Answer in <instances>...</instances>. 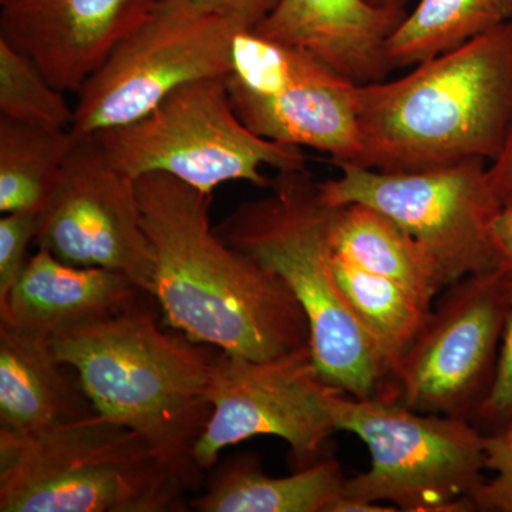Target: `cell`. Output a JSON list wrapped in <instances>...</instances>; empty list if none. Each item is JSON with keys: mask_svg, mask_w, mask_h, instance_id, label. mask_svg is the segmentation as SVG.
<instances>
[{"mask_svg": "<svg viewBox=\"0 0 512 512\" xmlns=\"http://www.w3.org/2000/svg\"><path fill=\"white\" fill-rule=\"evenodd\" d=\"M137 195L164 323L252 360L311 346L306 313L284 279L211 227L212 195L158 173L137 178Z\"/></svg>", "mask_w": 512, "mask_h": 512, "instance_id": "6da1fadb", "label": "cell"}, {"mask_svg": "<svg viewBox=\"0 0 512 512\" xmlns=\"http://www.w3.org/2000/svg\"><path fill=\"white\" fill-rule=\"evenodd\" d=\"M356 116L363 167L490 163L512 124V20L399 79L357 87Z\"/></svg>", "mask_w": 512, "mask_h": 512, "instance_id": "7a4b0ae2", "label": "cell"}, {"mask_svg": "<svg viewBox=\"0 0 512 512\" xmlns=\"http://www.w3.org/2000/svg\"><path fill=\"white\" fill-rule=\"evenodd\" d=\"M52 343L99 416L136 431L188 491L200 490L205 471L194 448L212 414L208 389L217 348L165 332L137 301L56 333Z\"/></svg>", "mask_w": 512, "mask_h": 512, "instance_id": "3957f363", "label": "cell"}, {"mask_svg": "<svg viewBox=\"0 0 512 512\" xmlns=\"http://www.w3.org/2000/svg\"><path fill=\"white\" fill-rule=\"evenodd\" d=\"M276 173L265 197L242 202L215 229L295 293L308 318L309 345L323 382L362 399L377 397L390 369L336 281L330 234L335 207L323 201L306 168Z\"/></svg>", "mask_w": 512, "mask_h": 512, "instance_id": "277c9868", "label": "cell"}, {"mask_svg": "<svg viewBox=\"0 0 512 512\" xmlns=\"http://www.w3.org/2000/svg\"><path fill=\"white\" fill-rule=\"evenodd\" d=\"M187 493L148 441L97 413L29 433L0 427L2 512H183Z\"/></svg>", "mask_w": 512, "mask_h": 512, "instance_id": "5b68a950", "label": "cell"}, {"mask_svg": "<svg viewBox=\"0 0 512 512\" xmlns=\"http://www.w3.org/2000/svg\"><path fill=\"white\" fill-rule=\"evenodd\" d=\"M328 406L336 431L356 434L370 453L369 470L346 478L343 495L397 511H476L487 467L485 434L473 421L339 389Z\"/></svg>", "mask_w": 512, "mask_h": 512, "instance_id": "8992f818", "label": "cell"}, {"mask_svg": "<svg viewBox=\"0 0 512 512\" xmlns=\"http://www.w3.org/2000/svg\"><path fill=\"white\" fill-rule=\"evenodd\" d=\"M93 136L134 180L167 174L208 195L229 181L268 188L264 167L306 168L302 148L266 140L245 126L232 106L227 77L185 84L141 119Z\"/></svg>", "mask_w": 512, "mask_h": 512, "instance_id": "52a82bcc", "label": "cell"}, {"mask_svg": "<svg viewBox=\"0 0 512 512\" xmlns=\"http://www.w3.org/2000/svg\"><path fill=\"white\" fill-rule=\"evenodd\" d=\"M241 30L195 0H157L77 90L72 130L124 126L185 84L227 77Z\"/></svg>", "mask_w": 512, "mask_h": 512, "instance_id": "ba28073f", "label": "cell"}, {"mask_svg": "<svg viewBox=\"0 0 512 512\" xmlns=\"http://www.w3.org/2000/svg\"><path fill=\"white\" fill-rule=\"evenodd\" d=\"M487 161L384 173L355 163L336 164L340 175L319 183L330 207L362 204L400 225L439 268L444 285L500 269L491 225L500 205L487 183Z\"/></svg>", "mask_w": 512, "mask_h": 512, "instance_id": "9c48e42d", "label": "cell"}, {"mask_svg": "<svg viewBox=\"0 0 512 512\" xmlns=\"http://www.w3.org/2000/svg\"><path fill=\"white\" fill-rule=\"evenodd\" d=\"M510 302L503 268L447 286L377 397L473 421L493 387Z\"/></svg>", "mask_w": 512, "mask_h": 512, "instance_id": "30bf717a", "label": "cell"}, {"mask_svg": "<svg viewBox=\"0 0 512 512\" xmlns=\"http://www.w3.org/2000/svg\"><path fill=\"white\" fill-rule=\"evenodd\" d=\"M232 106L249 130L275 143L329 154L333 164L360 158L356 84L318 60L241 30L227 76Z\"/></svg>", "mask_w": 512, "mask_h": 512, "instance_id": "8fae6325", "label": "cell"}, {"mask_svg": "<svg viewBox=\"0 0 512 512\" xmlns=\"http://www.w3.org/2000/svg\"><path fill=\"white\" fill-rule=\"evenodd\" d=\"M332 389L319 376L311 346L268 360L220 350L208 389L212 414L194 448L198 466L211 470L224 448L258 436L285 440L296 470L330 456Z\"/></svg>", "mask_w": 512, "mask_h": 512, "instance_id": "7c38bea8", "label": "cell"}, {"mask_svg": "<svg viewBox=\"0 0 512 512\" xmlns=\"http://www.w3.org/2000/svg\"><path fill=\"white\" fill-rule=\"evenodd\" d=\"M35 242L66 264L120 272L151 295L154 256L141 221L137 180L111 163L93 134L76 133L59 180L37 214Z\"/></svg>", "mask_w": 512, "mask_h": 512, "instance_id": "4fadbf2b", "label": "cell"}, {"mask_svg": "<svg viewBox=\"0 0 512 512\" xmlns=\"http://www.w3.org/2000/svg\"><path fill=\"white\" fill-rule=\"evenodd\" d=\"M157 0H0V39L74 92Z\"/></svg>", "mask_w": 512, "mask_h": 512, "instance_id": "5bb4252c", "label": "cell"}, {"mask_svg": "<svg viewBox=\"0 0 512 512\" xmlns=\"http://www.w3.org/2000/svg\"><path fill=\"white\" fill-rule=\"evenodd\" d=\"M406 10L363 0H279L252 32L306 53L356 86L383 82L393 70L387 42Z\"/></svg>", "mask_w": 512, "mask_h": 512, "instance_id": "9a60e30c", "label": "cell"}, {"mask_svg": "<svg viewBox=\"0 0 512 512\" xmlns=\"http://www.w3.org/2000/svg\"><path fill=\"white\" fill-rule=\"evenodd\" d=\"M138 292L120 272L66 264L39 248L0 301V322L55 336L124 311Z\"/></svg>", "mask_w": 512, "mask_h": 512, "instance_id": "2e32d148", "label": "cell"}, {"mask_svg": "<svg viewBox=\"0 0 512 512\" xmlns=\"http://www.w3.org/2000/svg\"><path fill=\"white\" fill-rule=\"evenodd\" d=\"M52 336L0 322V427L19 433L82 417Z\"/></svg>", "mask_w": 512, "mask_h": 512, "instance_id": "e0dca14e", "label": "cell"}, {"mask_svg": "<svg viewBox=\"0 0 512 512\" xmlns=\"http://www.w3.org/2000/svg\"><path fill=\"white\" fill-rule=\"evenodd\" d=\"M345 481L332 454L282 478L266 476L255 456L239 454L221 463L190 505L200 512H329Z\"/></svg>", "mask_w": 512, "mask_h": 512, "instance_id": "ac0fdd59", "label": "cell"}, {"mask_svg": "<svg viewBox=\"0 0 512 512\" xmlns=\"http://www.w3.org/2000/svg\"><path fill=\"white\" fill-rule=\"evenodd\" d=\"M330 234L336 254L392 279L430 305L446 289L439 268L419 242L375 208L335 207Z\"/></svg>", "mask_w": 512, "mask_h": 512, "instance_id": "d6986e66", "label": "cell"}, {"mask_svg": "<svg viewBox=\"0 0 512 512\" xmlns=\"http://www.w3.org/2000/svg\"><path fill=\"white\" fill-rule=\"evenodd\" d=\"M332 264L346 303L379 346L392 373L420 335L433 305L403 285L372 274L335 251Z\"/></svg>", "mask_w": 512, "mask_h": 512, "instance_id": "ffe728a7", "label": "cell"}, {"mask_svg": "<svg viewBox=\"0 0 512 512\" xmlns=\"http://www.w3.org/2000/svg\"><path fill=\"white\" fill-rule=\"evenodd\" d=\"M512 20V0H419L389 37L393 69L417 66Z\"/></svg>", "mask_w": 512, "mask_h": 512, "instance_id": "44dd1931", "label": "cell"}, {"mask_svg": "<svg viewBox=\"0 0 512 512\" xmlns=\"http://www.w3.org/2000/svg\"><path fill=\"white\" fill-rule=\"evenodd\" d=\"M74 141L72 128L50 130L0 116V211L39 214Z\"/></svg>", "mask_w": 512, "mask_h": 512, "instance_id": "7402d4cb", "label": "cell"}, {"mask_svg": "<svg viewBox=\"0 0 512 512\" xmlns=\"http://www.w3.org/2000/svg\"><path fill=\"white\" fill-rule=\"evenodd\" d=\"M28 56L0 39V116L40 128H72L74 106Z\"/></svg>", "mask_w": 512, "mask_h": 512, "instance_id": "603a6c76", "label": "cell"}, {"mask_svg": "<svg viewBox=\"0 0 512 512\" xmlns=\"http://www.w3.org/2000/svg\"><path fill=\"white\" fill-rule=\"evenodd\" d=\"M483 487L476 498V511L512 512V420L504 429L485 434Z\"/></svg>", "mask_w": 512, "mask_h": 512, "instance_id": "cb8c5ba5", "label": "cell"}, {"mask_svg": "<svg viewBox=\"0 0 512 512\" xmlns=\"http://www.w3.org/2000/svg\"><path fill=\"white\" fill-rule=\"evenodd\" d=\"M37 212H9L0 220V301L28 265L29 245L35 242Z\"/></svg>", "mask_w": 512, "mask_h": 512, "instance_id": "d4e9b609", "label": "cell"}, {"mask_svg": "<svg viewBox=\"0 0 512 512\" xmlns=\"http://www.w3.org/2000/svg\"><path fill=\"white\" fill-rule=\"evenodd\" d=\"M511 274V272H510ZM512 420V274L511 302L508 309L500 356H498L497 373L491 392L480 407L473 423L484 434L497 433Z\"/></svg>", "mask_w": 512, "mask_h": 512, "instance_id": "484cf974", "label": "cell"}, {"mask_svg": "<svg viewBox=\"0 0 512 512\" xmlns=\"http://www.w3.org/2000/svg\"><path fill=\"white\" fill-rule=\"evenodd\" d=\"M202 8L224 16L242 30H255L276 8L279 0H195Z\"/></svg>", "mask_w": 512, "mask_h": 512, "instance_id": "4316f807", "label": "cell"}, {"mask_svg": "<svg viewBox=\"0 0 512 512\" xmlns=\"http://www.w3.org/2000/svg\"><path fill=\"white\" fill-rule=\"evenodd\" d=\"M487 183L501 210H512V124L500 153L487 164Z\"/></svg>", "mask_w": 512, "mask_h": 512, "instance_id": "83f0119b", "label": "cell"}, {"mask_svg": "<svg viewBox=\"0 0 512 512\" xmlns=\"http://www.w3.org/2000/svg\"><path fill=\"white\" fill-rule=\"evenodd\" d=\"M491 238L500 268L512 274V210H501L491 225Z\"/></svg>", "mask_w": 512, "mask_h": 512, "instance_id": "f1b7e54d", "label": "cell"}, {"mask_svg": "<svg viewBox=\"0 0 512 512\" xmlns=\"http://www.w3.org/2000/svg\"><path fill=\"white\" fill-rule=\"evenodd\" d=\"M394 507H382L379 503H366V501L355 500V498L340 495L338 500L332 504L329 512H394Z\"/></svg>", "mask_w": 512, "mask_h": 512, "instance_id": "f546056e", "label": "cell"}, {"mask_svg": "<svg viewBox=\"0 0 512 512\" xmlns=\"http://www.w3.org/2000/svg\"><path fill=\"white\" fill-rule=\"evenodd\" d=\"M363 2L376 9L406 10V3L409 0H363Z\"/></svg>", "mask_w": 512, "mask_h": 512, "instance_id": "4dcf8cb0", "label": "cell"}]
</instances>
